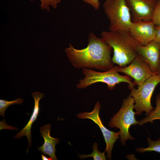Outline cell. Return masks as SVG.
Returning a JSON list of instances; mask_svg holds the SVG:
<instances>
[{
    "instance_id": "6",
    "label": "cell",
    "mask_w": 160,
    "mask_h": 160,
    "mask_svg": "<svg viewBox=\"0 0 160 160\" xmlns=\"http://www.w3.org/2000/svg\"><path fill=\"white\" fill-rule=\"evenodd\" d=\"M160 83V76L153 74L138 88L133 87L130 93L134 100V109L136 114L145 112L148 115L153 108L151 103L153 93L156 86Z\"/></svg>"
},
{
    "instance_id": "21",
    "label": "cell",
    "mask_w": 160,
    "mask_h": 160,
    "mask_svg": "<svg viewBox=\"0 0 160 160\" xmlns=\"http://www.w3.org/2000/svg\"><path fill=\"white\" fill-rule=\"evenodd\" d=\"M0 130L3 129H7L10 130H17L18 128L8 125L6 123L5 119L0 121Z\"/></svg>"
},
{
    "instance_id": "10",
    "label": "cell",
    "mask_w": 160,
    "mask_h": 160,
    "mask_svg": "<svg viewBox=\"0 0 160 160\" xmlns=\"http://www.w3.org/2000/svg\"><path fill=\"white\" fill-rule=\"evenodd\" d=\"M129 31L133 38L142 45L153 40L156 33L155 26L151 20L132 22Z\"/></svg>"
},
{
    "instance_id": "3",
    "label": "cell",
    "mask_w": 160,
    "mask_h": 160,
    "mask_svg": "<svg viewBox=\"0 0 160 160\" xmlns=\"http://www.w3.org/2000/svg\"><path fill=\"white\" fill-rule=\"evenodd\" d=\"M119 67L117 65L113 66L109 70L103 72L82 68V73L85 76L79 80L76 87L79 89H85L95 83L102 82L106 84L109 89L112 90L116 84L125 82L128 84L129 89H131L135 84L131 81L132 79L129 76H123L119 73Z\"/></svg>"
},
{
    "instance_id": "14",
    "label": "cell",
    "mask_w": 160,
    "mask_h": 160,
    "mask_svg": "<svg viewBox=\"0 0 160 160\" xmlns=\"http://www.w3.org/2000/svg\"><path fill=\"white\" fill-rule=\"evenodd\" d=\"M156 107L151 111L147 116L139 122V125L143 126L148 122L152 123L154 120L160 119V94H158L156 97Z\"/></svg>"
},
{
    "instance_id": "13",
    "label": "cell",
    "mask_w": 160,
    "mask_h": 160,
    "mask_svg": "<svg viewBox=\"0 0 160 160\" xmlns=\"http://www.w3.org/2000/svg\"><path fill=\"white\" fill-rule=\"evenodd\" d=\"M32 96L34 100V105L32 114L27 124L15 137V138L19 139L23 136H26L28 140V145L27 153L29 147L31 145L32 137L31 129L33 123L36 119L39 113V101L44 96V93L36 92H32Z\"/></svg>"
},
{
    "instance_id": "16",
    "label": "cell",
    "mask_w": 160,
    "mask_h": 160,
    "mask_svg": "<svg viewBox=\"0 0 160 160\" xmlns=\"http://www.w3.org/2000/svg\"><path fill=\"white\" fill-rule=\"evenodd\" d=\"M93 151L89 155H81L78 154V156L81 159H84L87 157H92L94 160H106L105 155V151L103 152H101L98 149V144L96 143H94L92 145Z\"/></svg>"
},
{
    "instance_id": "18",
    "label": "cell",
    "mask_w": 160,
    "mask_h": 160,
    "mask_svg": "<svg viewBox=\"0 0 160 160\" xmlns=\"http://www.w3.org/2000/svg\"><path fill=\"white\" fill-rule=\"evenodd\" d=\"M32 1L36 0H30ZM41 2L40 7L41 9H45L48 11H50V6L53 8H56L57 4L60 3L61 0H40Z\"/></svg>"
},
{
    "instance_id": "9",
    "label": "cell",
    "mask_w": 160,
    "mask_h": 160,
    "mask_svg": "<svg viewBox=\"0 0 160 160\" xmlns=\"http://www.w3.org/2000/svg\"><path fill=\"white\" fill-rule=\"evenodd\" d=\"M132 22L151 20L157 0H124Z\"/></svg>"
},
{
    "instance_id": "15",
    "label": "cell",
    "mask_w": 160,
    "mask_h": 160,
    "mask_svg": "<svg viewBox=\"0 0 160 160\" xmlns=\"http://www.w3.org/2000/svg\"><path fill=\"white\" fill-rule=\"evenodd\" d=\"M148 146L146 148H138L136 151L140 153L154 151L160 153V137L156 140H153L149 137L147 139Z\"/></svg>"
},
{
    "instance_id": "11",
    "label": "cell",
    "mask_w": 160,
    "mask_h": 160,
    "mask_svg": "<svg viewBox=\"0 0 160 160\" xmlns=\"http://www.w3.org/2000/svg\"><path fill=\"white\" fill-rule=\"evenodd\" d=\"M137 52L148 64L152 72L157 75L160 64V44L153 40L145 45L139 44Z\"/></svg>"
},
{
    "instance_id": "20",
    "label": "cell",
    "mask_w": 160,
    "mask_h": 160,
    "mask_svg": "<svg viewBox=\"0 0 160 160\" xmlns=\"http://www.w3.org/2000/svg\"><path fill=\"white\" fill-rule=\"evenodd\" d=\"M85 3L90 4L96 10L98 9L100 6L99 0H82Z\"/></svg>"
},
{
    "instance_id": "5",
    "label": "cell",
    "mask_w": 160,
    "mask_h": 160,
    "mask_svg": "<svg viewBox=\"0 0 160 160\" xmlns=\"http://www.w3.org/2000/svg\"><path fill=\"white\" fill-rule=\"evenodd\" d=\"M103 7L110 21V31H129L132 22L124 0H105Z\"/></svg>"
},
{
    "instance_id": "4",
    "label": "cell",
    "mask_w": 160,
    "mask_h": 160,
    "mask_svg": "<svg viewBox=\"0 0 160 160\" xmlns=\"http://www.w3.org/2000/svg\"><path fill=\"white\" fill-rule=\"evenodd\" d=\"M134 105V99L130 93L126 98L123 99L121 108L111 119L108 123L110 127L119 129L120 139L123 145H126L127 140H134L129 133V129L132 125L139 124V122L135 118L136 113L133 110Z\"/></svg>"
},
{
    "instance_id": "24",
    "label": "cell",
    "mask_w": 160,
    "mask_h": 160,
    "mask_svg": "<svg viewBox=\"0 0 160 160\" xmlns=\"http://www.w3.org/2000/svg\"><path fill=\"white\" fill-rule=\"evenodd\" d=\"M157 75H159L160 76V64L159 71V72Z\"/></svg>"
},
{
    "instance_id": "12",
    "label": "cell",
    "mask_w": 160,
    "mask_h": 160,
    "mask_svg": "<svg viewBox=\"0 0 160 160\" xmlns=\"http://www.w3.org/2000/svg\"><path fill=\"white\" fill-rule=\"evenodd\" d=\"M51 124L45 125L40 127L41 136L44 140L43 145L37 148L38 150L45 155H48L52 160H57L56 155V145L60 140L58 138H55L51 136L50 132Z\"/></svg>"
},
{
    "instance_id": "19",
    "label": "cell",
    "mask_w": 160,
    "mask_h": 160,
    "mask_svg": "<svg viewBox=\"0 0 160 160\" xmlns=\"http://www.w3.org/2000/svg\"><path fill=\"white\" fill-rule=\"evenodd\" d=\"M151 20L155 26H160V0H157Z\"/></svg>"
},
{
    "instance_id": "7",
    "label": "cell",
    "mask_w": 160,
    "mask_h": 160,
    "mask_svg": "<svg viewBox=\"0 0 160 160\" xmlns=\"http://www.w3.org/2000/svg\"><path fill=\"white\" fill-rule=\"evenodd\" d=\"M100 107V104L99 102L97 101L92 111L89 112L80 113L77 114V116L80 119H90L98 125L102 132L106 143V148L105 151L107 153V157L108 159L111 160L113 145L119 138L120 133L119 131L116 132L111 131L105 127L99 116Z\"/></svg>"
},
{
    "instance_id": "1",
    "label": "cell",
    "mask_w": 160,
    "mask_h": 160,
    "mask_svg": "<svg viewBox=\"0 0 160 160\" xmlns=\"http://www.w3.org/2000/svg\"><path fill=\"white\" fill-rule=\"evenodd\" d=\"M87 47L75 48L71 44L64 51L72 65L77 69H95L106 71L113 66L111 55L112 48L102 38L92 33L88 38Z\"/></svg>"
},
{
    "instance_id": "2",
    "label": "cell",
    "mask_w": 160,
    "mask_h": 160,
    "mask_svg": "<svg viewBox=\"0 0 160 160\" xmlns=\"http://www.w3.org/2000/svg\"><path fill=\"white\" fill-rule=\"evenodd\" d=\"M101 36L113 49L112 61L120 67L127 66L137 55V49L139 44L133 38L129 31H104Z\"/></svg>"
},
{
    "instance_id": "22",
    "label": "cell",
    "mask_w": 160,
    "mask_h": 160,
    "mask_svg": "<svg viewBox=\"0 0 160 160\" xmlns=\"http://www.w3.org/2000/svg\"><path fill=\"white\" fill-rule=\"evenodd\" d=\"M156 35L153 40L160 44V26H155Z\"/></svg>"
},
{
    "instance_id": "23",
    "label": "cell",
    "mask_w": 160,
    "mask_h": 160,
    "mask_svg": "<svg viewBox=\"0 0 160 160\" xmlns=\"http://www.w3.org/2000/svg\"><path fill=\"white\" fill-rule=\"evenodd\" d=\"M41 158L43 160H52V159L49 157H47L46 156H44V155H41Z\"/></svg>"
},
{
    "instance_id": "17",
    "label": "cell",
    "mask_w": 160,
    "mask_h": 160,
    "mask_svg": "<svg viewBox=\"0 0 160 160\" xmlns=\"http://www.w3.org/2000/svg\"><path fill=\"white\" fill-rule=\"evenodd\" d=\"M22 98H18L14 100L8 101L7 100L0 99V115L3 118L4 117V113L6 109L10 105L15 104H20L23 102Z\"/></svg>"
},
{
    "instance_id": "8",
    "label": "cell",
    "mask_w": 160,
    "mask_h": 160,
    "mask_svg": "<svg viewBox=\"0 0 160 160\" xmlns=\"http://www.w3.org/2000/svg\"><path fill=\"white\" fill-rule=\"evenodd\" d=\"M118 71L133 78L134 79L133 82L138 86H141L146 80L155 74L146 62L138 55L129 65L119 67Z\"/></svg>"
}]
</instances>
